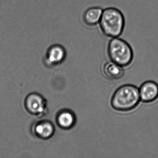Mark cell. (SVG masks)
Returning <instances> with one entry per match:
<instances>
[{
	"mask_svg": "<svg viewBox=\"0 0 158 158\" xmlns=\"http://www.w3.org/2000/svg\"><path fill=\"white\" fill-rule=\"evenodd\" d=\"M99 24L104 35L110 38L119 37L123 32L125 20L120 10L110 7L103 10Z\"/></svg>",
	"mask_w": 158,
	"mask_h": 158,
	"instance_id": "6da1fadb",
	"label": "cell"
},
{
	"mask_svg": "<svg viewBox=\"0 0 158 158\" xmlns=\"http://www.w3.org/2000/svg\"><path fill=\"white\" fill-rule=\"evenodd\" d=\"M140 100L139 89L133 85H124L114 92L111 104L116 110L127 111L135 108Z\"/></svg>",
	"mask_w": 158,
	"mask_h": 158,
	"instance_id": "7a4b0ae2",
	"label": "cell"
},
{
	"mask_svg": "<svg viewBox=\"0 0 158 158\" xmlns=\"http://www.w3.org/2000/svg\"><path fill=\"white\" fill-rule=\"evenodd\" d=\"M107 51L111 61L122 67L129 65L133 60L132 48L126 41L119 37L111 38L108 43Z\"/></svg>",
	"mask_w": 158,
	"mask_h": 158,
	"instance_id": "3957f363",
	"label": "cell"
},
{
	"mask_svg": "<svg viewBox=\"0 0 158 158\" xmlns=\"http://www.w3.org/2000/svg\"><path fill=\"white\" fill-rule=\"evenodd\" d=\"M141 101L151 102L158 98V85L154 81H148L143 83L139 89Z\"/></svg>",
	"mask_w": 158,
	"mask_h": 158,
	"instance_id": "277c9868",
	"label": "cell"
},
{
	"mask_svg": "<svg viewBox=\"0 0 158 158\" xmlns=\"http://www.w3.org/2000/svg\"><path fill=\"white\" fill-rule=\"evenodd\" d=\"M26 106L31 113L39 114L44 111L46 102L44 99L40 95L31 94L26 99Z\"/></svg>",
	"mask_w": 158,
	"mask_h": 158,
	"instance_id": "5b68a950",
	"label": "cell"
},
{
	"mask_svg": "<svg viewBox=\"0 0 158 158\" xmlns=\"http://www.w3.org/2000/svg\"><path fill=\"white\" fill-rule=\"evenodd\" d=\"M66 56L65 48L59 44L52 45L47 51V60L52 64H58L62 62Z\"/></svg>",
	"mask_w": 158,
	"mask_h": 158,
	"instance_id": "8992f818",
	"label": "cell"
},
{
	"mask_svg": "<svg viewBox=\"0 0 158 158\" xmlns=\"http://www.w3.org/2000/svg\"><path fill=\"white\" fill-rule=\"evenodd\" d=\"M103 10L100 7H92L87 9L83 15L84 23L89 26H95L99 23Z\"/></svg>",
	"mask_w": 158,
	"mask_h": 158,
	"instance_id": "52a82bcc",
	"label": "cell"
},
{
	"mask_svg": "<svg viewBox=\"0 0 158 158\" xmlns=\"http://www.w3.org/2000/svg\"><path fill=\"white\" fill-rule=\"evenodd\" d=\"M76 122L74 113L70 110H65L61 111L57 117V123L61 128L69 129L73 127Z\"/></svg>",
	"mask_w": 158,
	"mask_h": 158,
	"instance_id": "ba28073f",
	"label": "cell"
},
{
	"mask_svg": "<svg viewBox=\"0 0 158 158\" xmlns=\"http://www.w3.org/2000/svg\"><path fill=\"white\" fill-rule=\"evenodd\" d=\"M105 77L111 80H117L123 77L124 74L122 66L111 61L107 63L103 69Z\"/></svg>",
	"mask_w": 158,
	"mask_h": 158,
	"instance_id": "9c48e42d",
	"label": "cell"
},
{
	"mask_svg": "<svg viewBox=\"0 0 158 158\" xmlns=\"http://www.w3.org/2000/svg\"><path fill=\"white\" fill-rule=\"evenodd\" d=\"M35 131L37 136L42 138H48L54 133L53 126L49 122H42L37 125Z\"/></svg>",
	"mask_w": 158,
	"mask_h": 158,
	"instance_id": "30bf717a",
	"label": "cell"
}]
</instances>
